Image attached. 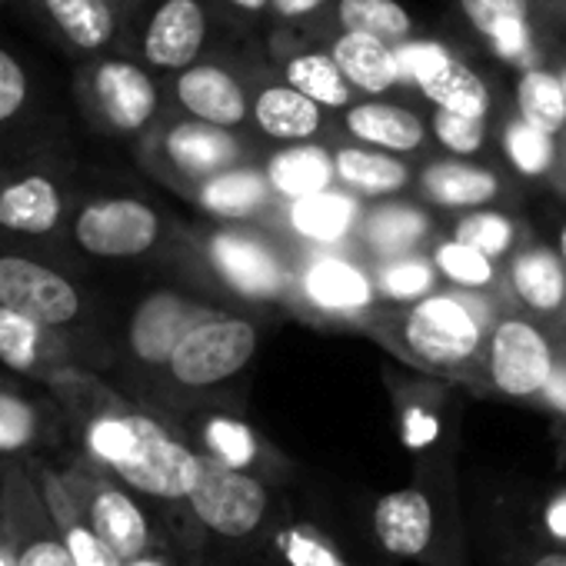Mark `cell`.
Returning a JSON list of instances; mask_svg holds the SVG:
<instances>
[{"label": "cell", "mask_w": 566, "mask_h": 566, "mask_svg": "<svg viewBox=\"0 0 566 566\" xmlns=\"http://www.w3.org/2000/svg\"><path fill=\"white\" fill-rule=\"evenodd\" d=\"M74 387H77V374ZM81 390V387H77ZM101 400H87L81 437L87 460L107 470L117 483H124L130 493H144L154 500H187L190 483L197 476V453L184 447L164 423L154 417L124 407L114 394L107 397L97 390Z\"/></svg>", "instance_id": "obj_1"}, {"label": "cell", "mask_w": 566, "mask_h": 566, "mask_svg": "<svg viewBox=\"0 0 566 566\" xmlns=\"http://www.w3.org/2000/svg\"><path fill=\"white\" fill-rule=\"evenodd\" d=\"M61 480L71 490L74 503L81 506L91 530L117 553L120 563L157 549V536L147 513L140 510L134 493L124 483H117L107 470H101L84 457L71 463L61 473Z\"/></svg>", "instance_id": "obj_2"}, {"label": "cell", "mask_w": 566, "mask_h": 566, "mask_svg": "<svg viewBox=\"0 0 566 566\" xmlns=\"http://www.w3.org/2000/svg\"><path fill=\"white\" fill-rule=\"evenodd\" d=\"M400 344L430 367H460L480 354L483 324L463 297L433 294L407 307L397 321Z\"/></svg>", "instance_id": "obj_3"}, {"label": "cell", "mask_w": 566, "mask_h": 566, "mask_svg": "<svg viewBox=\"0 0 566 566\" xmlns=\"http://www.w3.org/2000/svg\"><path fill=\"white\" fill-rule=\"evenodd\" d=\"M0 530L11 543L14 566H74L44 506L38 476L18 460L0 463Z\"/></svg>", "instance_id": "obj_4"}, {"label": "cell", "mask_w": 566, "mask_h": 566, "mask_svg": "<svg viewBox=\"0 0 566 566\" xmlns=\"http://www.w3.org/2000/svg\"><path fill=\"white\" fill-rule=\"evenodd\" d=\"M256 354V331L233 314H207L174 347L167 370L180 387H213L240 374Z\"/></svg>", "instance_id": "obj_5"}, {"label": "cell", "mask_w": 566, "mask_h": 566, "mask_svg": "<svg viewBox=\"0 0 566 566\" xmlns=\"http://www.w3.org/2000/svg\"><path fill=\"white\" fill-rule=\"evenodd\" d=\"M187 503L207 530L243 539L260 530L270 496L253 473L230 470L207 453H197V476L190 483Z\"/></svg>", "instance_id": "obj_6"}, {"label": "cell", "mask_w": 566, "mask_h": 566, "mask_svg": "<svg viewBox=\"0 0 566 566\" xmlns=\"http://www.w3.org/2000/svg\"><path fill=\"white\" fill-rule=\"evenodd\" d=\"M0 307L57 331L77 321L81 294L64 273L31 256H0Z\"/></svg>", "instance_id": "obj_7"}, {"label": "cell", "mask_w": 566, "mask_h": 566, "mask_svg": "<svg viewBox=\"0 0 566 566\" xmlns=\"http://www.w3.org/2000/svg\"><path fill=\"white\" fill-rule=\"evenodd\" d=\"M160 237V217L130 197L94 200L74 217V240L81 250L107 260L140 256Z\"/></svg>", "instance_id": "obj_8"}, {"label": "cell", "mask_w": 566, "mask_h": 566, "mask_svg": "<svg viewBox=\"0 0 566 566\" xmlns=\"http://www.w3.org/2000/svg\"><path fill=\"white\" fill-rule=\"evenodd\" d=\"M490 380L506 397H543L553 374L549 340L520 317H506L493 327L486 344Z\"/></svg>", "instance_id": "obj_9"}, {"label": "cell", "mask_w": 566, "mask_h": 566, "mask_svg": "<svg viewBox=\"0 0 566 566\" xmlns=\"http://www.w3.org/2000/svg\"><path fill=\"white\" fill-rule=\"evenodd\" d=\"M207 256L230 287L250 301H276L291 287L283 256L253 233L220 230L207 240Z\"/></svg>", "instance_id": "obj_10"}, {"label": "cell", "mask_w": 566, "mask_h": 566, "mask_svg": "<svg viewBox=\"0 0 566 566\" xmlns=\"http://www.w3.org/2000/svg\"><path fill=\"white\" fill-rule=\"evenodd\" d=\"M301 297L331 317H354L364 314L367 307H374L377 301V287H374V276L357 266L347 256L337 253H317L304 263L301 270Z\"/></svg>", "instance_id": "obj_11"}, {"label": "cell", "mask_w": 566, "mask_h": 566, "mask_svg": "<svg viewBox=\"0 0 566 566\" xmlns=\"http://www.w3.org/2000/svg\"><path fill=\"white\" fill-rule=\"evenodd\" d=\"M210 311L184 301L180 294L174 291H157L150 294L130 317V327H127V344H130V354L150 367H167L174 347L184 340V334L203 321Z\"/></svg>", "instance_id": "obj_12"}, {"label": "cell", "mask_w": 566, "mask_h": 566, "mask_svg": "<svg viewBox=\"0 0 566 566\" xmlns=\"http://www.w3.org/2000/svg\"><path fill=\"white\" fill-rule=\"evenodd\" d=\"M374 533L394 556H420L433 539V503L423 490H394L374 506Z\"/></svg>", "instance_id": "obj_13"}, {"label": "cell", "mask_w": 566, "mask_h": 566, "mask_svg": "<svg viewBox=\"0 0 566 566\" xmlns=\"http://www.w3.org/2000/svg\"><path fill=\"white\" fill-rule=\"evenodd\" d=\"M38 486H41L44 506H48V513L61 533L64 549L74 559V566H124L117 559V553L91 530V523L84 520L71 490L64 486L61 473H54L51 467H38Z\"/></svg>", "instance_id": "obj_14"}, {"label": "cell", "mask_w": 566, "mask_h": 566, "mask_svg": "<svg viewBox=\"0 0 566 566\" xmlns=\"http://www.w3.org/2000/svg\"><path fill=\"white\" fill-rule=\"evenodd\" d=\"M203 34L207 21L197 0H167L147 28L144 54L157 67H190L203 48Z\"/></svg>", "instance_id": "obj_15"}, {"label": "cell", "mask_w": 566, "mask_h": 566, "mask_svg": "<svg viewBox=\"0 0 566 566\" xmlns=\"http://www.w3.org/2000/svg\"><path fill=\"white\" fill-rule=\"evenodd\" d=\"M177 101L210 127H233L247 117L243 87L220 67H190L177 81Z\"/></svg>", "instance_id": "obj_16"}, {"label": "cell", "mask_w": 566, "mask_h": 566, "mask_svg": "<svg viewBox=\"0 0 566 566\" xmlns=\"http://www.w3.org/2000/svg\"><path fill=\"white\" fill-rule=\"evenodd\" d=\"M94 87H97L104 114L120 130H140L157 111V91H154L150 77L144 71H137L134 64L107 61L97 71Z\"/></svg>", "instance_id": "obj_17"}, {"label": "cell", "mask_w": 566, "mask_h": 566, "mask_svg": "<svg viewBox=\"0 0 566 566\" xmlns=\"http://www.w3.org/2000/svg\"><path fill=\"white\" fill-rule=\"evenodd\" d=\"M64 200L54 180L48 177H24L0 190V227L14 233H48L61 223Z\"/></svg>", "instance_id": "obj_18"}, {"label": "cell", "mask_w": 566, "mask_h": 566, "mask_svg": "<svg viewBox=\"0 0 566 566\" xmlns=\"http://www.w3.org/2000/svg\"><path fill=\"white\" fill-rule=\"evenodd\" d=\"M263 177H266V187H273L280 197H287L294 203V200L331 190L337 174H334V157L324 147L294 144L270 157Z\"/></svg>", "instance_id": "obj_19"}, {"label": "cell", "mask_w": 566, "mask_h": 566, "mask_svg": "<svg viewBox=\"0 0 566 566\" xmlns=\"http://www.w3.org/2000/svg\"><path fill=\"white\" fill-rule=\"evenodd\" d=\"M167 157L190 177H217L237 160V144L227 130L210 124H177L164 140Z\"/></svg>", "instance_id": "obj_20"}, {"label": "cell", "mask_w": 566, "mask_h": 566, "mask_svg": "<svg viewBox=\"0 0 566 566\" xmlns=\"http://www.w3.org/2000/svg\"><path fill=\"white\" fill-rule=\"evenodd\" d=\"M331 61L337 64V71L344 74L347 84H354L367 94H384L400 81L397 51L367 34H344L334 44Z\"/></svg>", "instance_id": "obj_21"}, {"label": "cell", "mask_w": 566, "mask_h": 566, "mask_svg": "<svg viewBox=\"0 0 566 566\" xmlns=\"http://www.w3.org/2000/svg\"><path fill=\"white\" fill-rule=\"evenodd\" d=\"M357 217H360V203L337 190H324V193L291 203L294 233L311 243H321V247H334V243L347 240Z\"/></svg>", "instance_id": "obj_22"}, {"label": "cell", "mask_w": 566, "mask_h": 566, "mask_svg": "<svg viewBox=\"0 0 566 566\" xmlns=\"http://www.w3.org/2000/svg\"><path fill=\"white\" fill-rule=\"evenodd\" d=\"M347 130L384 150H417L423 144V120L397 104H357L347 114Z\"/></svg>", "instance_id": "obj_23"}, {"label": "cell", "mask_w": 566, "mask_h": 566, "mask_svg": "<svg viewBox=\"0 0 566 566\" xmlns=\"http://www.w3.org/2000/svg\"><path fill=\"white\" fill-rule=\"evenodd\" d=\"M513 291L516 297L536 311V314H549L559 311L566 301V266L556 253L543 250V247H530L513 260Z\"/></svg>", "instance_id": "obj_24"}, {"label": "cell", "mask_w": 566, "mask_h": 566, "mask_svg": "<svg viewBox=\"0 0 566 566\" xmlns=\"http://www.w3.org/2000/svg\"><path fill=\"white\" fill-rule=\"evenodd\" d=\"M253 117L260 130L276 140L301 144L321 130V107L294 87H266L253 104Z\"/></svg>", "instance_id": "obj_25"}, {"label": "cell", "mask_w": 566, "mask_h": 566, "mask_svg": "<svg viewBox=\"0 0 566 566\" xmlns=\"http://www.w3.org/2000/svg\"><path fill=\"white\" fill-rule=\"evenodd\" d=\"M334 174L347 187H354L357 193H367V197L397 193L410 180V170H407L403 160H397L390 154H380V150H364V147H344V150H337Z\"/></svg>", "instance_id": "obj_26"}, {"label": "cell", "mask_w": 566, "mask_h": 566, "mask_svg": "<svg viewBox=\"0 0 566 566\" xmlns=\"http://www.w3.org/2000/svg\"><path fill=\"white\" fill-rule=\"evenodd\" d=\"M423 190L440 207H480L500 193V180L483 167L443 160L423 174Z\"/></svg>", "instance_id": "obj_27"}, {"label": "cell", "mask_w": 566, "mask_h": 566, "mask_svg": "<svg viewBox=\"0 0 566 566\" xmlns=\"http://www.w3.org/2000/svg\"><path fill=\"white\" fill-rule=\"evenodd\" d=\"M270 187L266 177L256 170H223L210 180H203L200 187V207L210 210L220 220H247L253 217L263 200H266Z\"/></svg>", "instance_id": "obj_28"}, {"label": "cell", "mask_w": 566, "mask_h": 566, "mask_svg": "<svg viewBox=\"0 0 566 566\" xmlns=\"http://www.w3.org/2000/svg\"><path fill=\"white\" fill-rule=\"evenodd\" d=\"M476 31H483L503 57H520L530 48L526 0H460Z\"/></svg>", "instance_id": "obj_29"}, {"label": "cell", "mask_w": 566, "mask_h": 566, "mask_svg": "<svg viewBox=\"0 0 566 566\" xmlns=\"http://www.w3.org/2000/svg\"><path fill=\"white\" fill-rule=\"evenodd\" d=\"M54 357L57 347L48 327L0 307V364L18 374H38Z\"/></svg>", "instance_id": "obj_30"}, {"label": "cell", "mask_w": 566, "mask_h": 566, "mask_svg": "<svg viewBox=\"0 0 566 566\" xmlns=\"http://www.w3.org/2000/svg\"><path fill=\"white\" fill-rule=\"evenodd\" d=\"M420 91L437 104V111L447 114H460V117H473L483 120L490 111V94L486 84L463 64L450 61L440 74H433L430 81L420 84Z\"/></svg>", "instance_id": "obj_31"}, {"label": "cell", "mask_w": 566, "mask_h": 566, "mask_svg": "<svg viewBox=\"0 0 566 566\" xmlns=\"http://www.w3.org/2000/svg\"><path fill=\"white\" fill-rule=\"evenodd\" d=\"M523 124L553 137L566 127V87L549 71H526L516 87Z\"/></svg>", "instance_id": "obj_32"}, {"label": "cell", "mask_w": 566, "mask_h": 566, "mask_svg": "<svg viewBox=\"0 0 566 566\" xmlns=\"http://www.w3.org/2000/svg\"><path fill=\"white\" fill-rule=\"evenodd\" d=\"M427 233V217L413 207H380L367 220V243L380 260L407 256Z\"/></svg>", "instance_id": "obj_33"}, {"label": "cell", "mask_w": 566, "mask_h": 566, "mask_svg": "<svg viewBox=\"0 0 566 566\" xmlns=\"http://www.w3.org/2000/svg\"><path fill=\"white\" fill-rule=\"evenodd\" d=\"M203 453L230 470H243L250 473L253 467L263 463V447L260 440L253 437V430L243 423V420H233V417H213L207 420L203 427Z\"/></svg>", "instance_id": "obj_34"}, {"label": "cell", "mask_w": 566, "mask_h": 566, "mask_svg": "<svg viewBox=\"0 0 566 566\" xmlns=\"http://www.w3.org/2000/svg\"><path fill=\"white\" fill-rule=\"evenodd\" d=\"M340 24L344 34H367L384 44L410 34V14L397 0H340Z\"/></svg>", "instance_id": "obj_35"}, {"label": "cell", "mask_w": 566, "mask_h": 566, "mask_svg": "<svg viewBox=\"0 0 566 566\" xmlns=\"http://www.w3.org/2000/svg\"><path fill=\"white\" fill-rule=\"evenodd\" d=\"M48 11L57 28L84 51H97L114 38L111 8L101 0H48Z\"/></svg>", "instance_id": "obj_36"}, {"label": "cell", "mask_w": 566, "mask_h": 566, "mask_svg": "<svg viewBox=\"0 0 566 566\" xmlns=\"http://www.w3.org/2000/svg\"><path fill=\"white\" fill-rule=\"evenodd\" d=\"M287 87L314 101L317 107H347L350 84L337 71V64L324 54H304L287 67Z\"/></svg>", "instance_id": "obj_37"}, {"label": "cell", "mask_w": 566, "mask_h": 566, "mask_svg": "<svg viewBox=\"0 0 566 566\" xmlns=\"http://www.w3.org/2000/svg\"><path fill=\"white\" fill-rule=\"evenodd\" d=\"M433 280H437V270L430 260L423 256H394V260H384L380 270H377V280L374 287L390 297V301H400V304H417L423 301L430 291H433Z\"/></svg>", "instance_id": "obj_38"}, {"label": "cell", "mask_w": 566, "mask_h": 566, "mask_svg": "<svg viewBox=\"0 0 566 566\" xmlns=\"http://www.w3.org/2000/svg\"><path fill=\"white\" fill-rule=\"evenodd\" d=\"M276 549L287 559V566H347L337 546L307 523H291L276 530Z\"/></svg>", "instance_id": "obj_39"}, {"label": "cell", "mask_w": 566, "mask_h": 566, "mask_svg": "<svg viewBox=\"0 0 566 566\" xmlns=\"http://www.w3.org/2000/svg\"><path fill=\"white\" fill-rule=\"evenodd\" d=\"M433 270H440L447 280L460 283L467 291H480L493 283V260L467 243H457V240L440 243L433 250Z\"/></svg>", "instance_id": "obj_40"}, {"label": "cell", "mask_w": 566, "mask_h": 566, "mask_svg": "<svg viewBox=\"0 0 566 566\" xmlns=\"http://www.w3.org/2000/svg\"><path fill=\"white\" fill-rule=\"evenodd\" d=\"M41 417L31 400L18 394H0V453L14 457L38 443Z\"/></svg>", "instance_id": "obj_41"}, {"label": "cell", "mask_w": 566, "mask_h": 566, "mask_svg": "<svg viewBox=\"0 0 566 566\" xmlns=\"http://www.w3.org/2000/svg\"><path fill=\"white\" fill-rule=\"evenodd\" d=\"M457 243H467L473 250H480L483 256H500L510 250L513 243V223L503 217V213H493V210H480V213H470L457 223Z\"/></svg>", "instance_id": "obj_42"}, {"label": "cell", "mask_w": 566, "mask_h": 566, "mask_svg": "<svg viewBox=\"0 0 566 566\" xmlns=\"http://www.w3.org/2000/svg\"><path fill=\"white\" fill-rule=\"evenodd\" d=\"M503 144H506V154L516 164V170H523L530 177L543 174L553 164V137L539 134L536 127H530L523 120H516V124L506 127Z\"/></svg>", "instance_id": "obj_43"}, {"label": "cell", "mask_w": 566, "mask_h": 566, "mask_svg": "<svg viewBox=\"0 0 566 566\" xmlns=\"http://www.w3.org/2000/svg\"><path fill=\"white\" fill-rule=\"evenodd\" d=\"M433 134L437 140L453 150V154H476L483 147V137H486V127L483 120H473V117H460V114H447V111H437L433 114Z\"/></svg>", "instance_id": "obj_44"}, {"label": "cell", "mask_w": 566, "mask_h": 566, "mask_svg": "<svg viewBox=\"0 0 566 566\" xmlns=\"http://www.w3.org/2000/svg\"><path fill=\"white\" fill-rule=\"evenodd\" d=\"M453 57L437 48V44H407L400 54H397V64H400V77H413L417 84L430 81L433 74H440Z\"/></svg>", "instance_id": "obj_45"}, {"label": "cell", "mask_w": 566, "mask_h": 566, "mask_svg": "<svg viewBox=\"0 0 566 566\" xmlns=\"http://www.w3.org/2000/svg\"><path fill=\"white\" fill-rule=\"evenodd\" d=\"M28 101V77L21 71V64L0 51V120H11Z\"/></svg>", "instance_id": "obj_46"}, {"label": "cell", "mask_w": 566, "mask_h": 566, "mask_svg": "<svg viewBox=\"0 0 566 566\" xmlns=\"http://www.w3.org/2000/svg\"><path fill=\"white\" fill-rule=\"evenodd\" d=\"M543 397H546L556 410H563V413H566V367H553V374H549V384H546Z\"/></svg>", "instance_id": "obj_47"}, {"label": "cell", "mask_w": 566, "mask_h": 566, "mask_svg": "<svg viewBox=\"0 0 566 566\" xmlns=\"http://www.w3.org/2000/svg\"><path fill=\"white\" fill-rule=\"evenodd\" d=\"M546 530L556 536V539H566V493H559L549 510H546Z\"/></svg>", "instance_id": "obj_48"}, {"label": "cell", "mask_w": 566, "mask_h": 566, "mask_svg": "<svg viewBox=\"0 0 566 566\" xmlns=\"http://www.w3.org/2000/svg\"><path fill=\"white\" fill-rule=\"evenodd\" d=\"M276 4V11L280 14H287V18H297V14H307V11H314L321 0H273Z\"/></svg>", "instance_id": "obj_49"}, {"label": "cell", "mask_w": 566, "mask_h": 566, "mask_svg": "<svg viewBox=\"0 0 566 566\" xmlns=\"http://www.w3.org/2000/svg\"><path fill=\"white\" fill-rule=\"evenodd\" d=\"M124 566H174V559L164 549H150V553L137 556V559H127Z\"/></svg>", "instance_id": "obj_50"}, {"label": "cell", "mask_w": 566, "mask_h": 566, "mask_svg": "<svg viewBox=\"0 0 566 566\" xmlns=\"http://www.w3.org/2000/svg\"><path fill=\"white\" fill-rule=\"evenodd\" d=\"M533 566H566V553L563 549H549V553L536 556Z\"/></svg>", "instance_id": "obj_51"}, {"label": "cell", "mask_w": 566, "mask_h": 566, "mask_svg": "<svg viewBox=\"0 0 566 566\" xmlns=\"http://www.w3.org/2000/svg\"><path fill=\"white\" fill-rule=\"evenodd\" d=\"M0 566H14V553H11V543H8L4 530H0Z\"/></svg>", "instance_id": "obj_52"}, {"label": "cell", "mask_w": 566, "mask_h": 566, "mask_svg": "<svg viewBox=\"0 0 566 566\" xmlns=\"http://www.w3.org/2000/svg\"><path fill=\"white\" fill-rule=\"evenodd\" d=\"M233 4H240V8H247V11H260L266 0H233Z\"/></svg>", "instance_id": "obj_53"}, {"label": "cell", "mask_w": 566, "mask_h": 566, "mask_svg": "<svg viewBox=\"0 0 566 566\" xmlns=\"http://www.w3.org/2000/svg\"><path fill=\"white\" fill-rule=\"evenodd\" d=\"M559 253H563V263H566V227L559 230Z\"/></svg>", "instance_id": "obj_54"}, {"label": "cell", "mask_w": 566, "mask_h": 566, "mask_svg": "<svg viewBox=\"0 0 566 566\" xmlns=\"http://www.w3.org/2000/svg\"><path fill=\"white\" fill-rule=\"evenodd\" d=\"M101 4H114V0H101Z\"/></svg>", "instance_id": "obj_55"}, {"label": "cell", "mask_w": 566, "mask_h": 566, "mask_svg": "<svg viewBox=\"0 0 566 566\" xmlns=\"http://www.w3.org/2000/svg\"><path fill=\"white\" fill-rule=\"evenodd\" d=\"M563 87H566V84H563Z\"/></svg>", "instance_id": "obj_56"}]
</instances>
